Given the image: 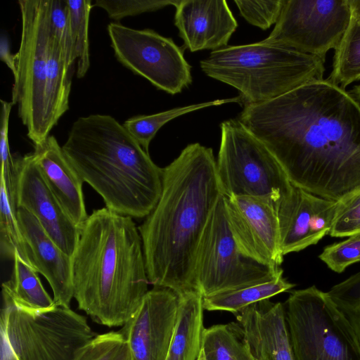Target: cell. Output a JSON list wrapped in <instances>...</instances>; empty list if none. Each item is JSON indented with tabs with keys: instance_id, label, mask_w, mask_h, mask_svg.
Listing matches in <instances>:
<instances>
[{
	"instance_id": "2",
	"label": "cell",
	"mask_w": 360,
	"mask_h": 360,
	"mask_svg": "<svg viewBox=\"0 0 360 360\" xmlns=\"http://www.w3.org/2000/svg\"><path fill=\"white\" fill-rule=\"evenodd\" d=\"M162 171L160 197L138 227L148 281L178 295L197 291L198 244L223 195L213 150L198 143L188 144Z\"/></svg>"
},
{
	"instance_id": "21",
	"label": "cell",
	"mask_w": 360,
	"mask_h": 360,
	"mask_svg": "<svg viewBox=\"0 0 360 360\" xmlns=\"http://www.w3.org/2000/svg\"><path fill=\"white\" fill-rule=\"evenodd\" d=\"M179 297L177 321L166 360H198L205 330L203 297L194 290Z\"/></svg>"
},
{
	"instance_id": "23",
	"label": "cell",
	"mask_w": 360,
	"mask_h": 360,
	"mask_svg": "<svg viewBox=\"0 0 360 360\" xmlns=\"http://www.w3.org/2000/svg\"><path fill=\"white\" fill-rule=\"evenodd\" d=\"M295 285L281 274L269 281L204 297L202 306L207 311H225L236 315L249 305L269 300Z\"/></svg>"
},
{
	"instance_id": "8",
	"label": "cell",
	"mask_w": 360,
	"mask_h": 360,
	"mask_svg": "<svg viewBox=\"0 0 360 360\" xmlns=\"http://www.w3.org/2000/svg\"><path fill=\"white\" fill-rule=\"evenodd\" d=\"M220 129L216 162L223 195L262 198L276 205L292 185L274 155L238 119L224 121Z\"/></svg>"
},
{
	"instance_id": "38",
	"label": "cell",
	"mask_w": 360,
	"mask_h": 360,
	"mask_svg": "<svg viewBox=\"0 0 360 360\" xmlns=\"http://www.w3.org/2000/svg\"><path fill=\"white\" fill-rule=\"evenodd\" d=\"M0 59L7 65L14 77L16 74L18 55L11 53L8 39L4 34L1 35L0 39Z\"/></svg>"
},
{
	"instance_id": "43",
	"label": "cell",
	"mask_w": 360,
	"mask_h": 360,
	"mask_svg": "<svg viewBox=\"0 0 360 360\" xmlns=\"http://www.w3.org/2000/svg\"><path fill=\"white\" fill-rule=\"evenodd\" d=\"M198 360H205L202 349L200 351Z\"/></svg>"
},
{
	"instance_id": "9",
	"label": "cell",
	"mask_w": 360,
	"mask_h": 360,
	"mask_svg": "<svg viewBox=\"0 0 360 360\" xmlns=\"http://www.w3.org/2000/svg\"><path fill=\"white\" fill-rule=\"evenodd\" d=\"M21 34L11 102L37 145L49 135L45 127V84L48 50L51 37L49 0H19Z\"/></svg>"
},
{
	"instance_id": "39",
	"label": "cell",
	"mask_w": 360,
	"mask_h": 360,
	"mask_svg": "<svg viewBox=\"0 0 360 360\" xmlns=\"http://www.w3.org/2000/svg\"><path fill=\"white\" fill-rule=\"evenodd\" d=\"M1 360H17L6 341L1 337Z\"/></svg>"
},
{
	"instance_id": "36",
	"label": "cell",
	"mask_w": 360,
	"mask_h": 360,
	"mask_svg": "<svg viewBox=\"0 0 360 360\" xmlns=\"http://www.w3.org/2000/svg\"><path fill=\"white\" fill-rule=\"evenodd\" d=\"M240 15L251 25L262 30L276 24L280 16L283 0H235Z\"/></svg>"
},
{
	"instance_id": "17",
	"label": "cell",
	"mask_w": 360,
	"mask_h": 360,
	"mask_svg": "<svg viewBox=\"0 0 360 360\" xmlns=\"http://www.w3.org/2000/svg\"><path fill=\"white\" fill-rule=\"evenodd\" d=\"M174 24L191 52L226 46L238 23L225 0H180Z\"/></svg>"
},
{
	"instance_id": "29",
	"label": "cell",
	"mask_w": 360,
	"mask_h": 360,
	"mask_svg": "<svg viewBox=\"0 0 360 360\" xmlns=\"http://www.w3.org/2000/svg\"><path fill=\"white\" fill-rule=\"evenodd\" d=\"M71 30L77 59V77H84L90 67L89 22L91 0H66Z\"/></svg>"
},
{
	"instance_id": "6",
	"label": "cell",
	"mask_w": 360,
	"mask_h": 360,
	"mask_svg": "<svg viewBox=\"0 0 360 360\" xmlns=\"http://www.w3.org/2000/svg\"><path fill=\"white\" fill-rule=\"evenodd\" d=\"M2 297L1 337L17 360H77L96 335L86 319L68 307L32 310L16 304L4 291Z\"/></svg>"
},
{
	"instance_id": "20",
	"label": "cell",
	"mask_w": 360,
	"mask_h": 360,
	"mask_svg": "<svg viewBox=\"0 0 360 360\" xmlns=\"http://www.w3.org/2000/svg\"><path fill=\"white\" fill-rule=\"evenodd\" d=\"M31 154L48 186L80 229L89 217L82 191L84 181L66 158L62 146L49 135L44 141L34 145Z\"/></svg>"
},
{
	"instance_id": "25",
	"label": "cell",
	"mask_w": 360,
	"mask_h": 360,
	"mask_svg": "<svg viewBox=\"0 0 360 360\" xmlns=\"http://www.w3.org/2000/svg\"><path fill=\"white\" fill-rule=\"evenodd\" d=\"M202 349L205 360H256L237 322L205 328Z\"/></svg>"
},
{
	"instance_id": "1",
	"label": "cell",
	"mask_w": 360,
	"mask_h": 360,
	"mask_svg": "<svg viewBox=\"0 0 360 360\" xmlns=\"http://www.w3.org/2000/svg\"><path fill=\"white\" fill-rule=\"evenodd\" d=\"M238 120L274 155L289 181L339 201L360 189V107L328 79L245 105Z\"/></svg>"
},
{
	"instance_id": "26",
	"label": "cell",
	"mask_w": 360,
	"mask_h": 360,
	"mask_svg": "<svg viewBox=\"0 0 360 360\" xmlns=\"http://www.w3.org/2000/svg\"><path fill=\"white\" fill-rule=\"evenodd\" d=\"M327 79L344 89L360 80V23L352 15L335 49L332 70Z\"/></svg>"
},
{
	"instance_id": "27",
	"label": "cell",
	"mask_w": 360,
	"mask_h": 360,
	"mask_svg": "<svg viewBox=\"0 0 360 360\" xmlns=\"http://www.w3.org/2000/svg\"><path fill=\"white\" fill-rule=\"evenodd\" d=\"M228 103H241V99L239 96L231 98L218 99L175 108L150 115L134 116L127 119L122 124L131 136L148 153L150 143L158 131L170 120L193 111Z\"/></svg>"
},
{
	"instance_id": "40",
	"label": "cell",
	"mask_w": 360,
	"mask_h": 360,
	"mask_svg": "<svg viewBox=\"0 0 360 360\" xmlns=\"http://www.w3.org/2000/svg\"><path fill=\"white\" fill-rule=\"evenodd\" d=\"M352 17L360 23V0H348Z\"/></svg>"
},
{
	"instance_id": "22",
	"label": "cell",
	"mask_w": 360,
	"mask_h": 360,
	"mask_svg": "<svg viewBox=\"0 0 360 360\" xmlns=\"http://www.w3.org/2000/svg\"><path fill=\"white\" fill-rule=\"evenodd\" d=\"M70 70L51 30L45 84V127L49 135L69 108Z\"/></svg>"
},
{
	"instance_id": "19",
	"label": "cell",
	"mask_w": 360,
	"mask_h": 360,
	"mask_svg": "<svg viewBox=\"0 0 360 360\" xmlns=\"http://www.w3.org/2000/svg\"><path fill=\"white\" fill-rule=\"evenodd\" d=\"M235 316L256 360H295L284 304L264 300Z\"/></svg>"
},
{
	"instance_id": "3",
	"label": "cell",
	"mask_w": 360,
	"mask_h": 360,
	"mask_svg": "<svg viewBox=\"0 0 360 360\" xmlns=\"http://www.w3.org/2000/svg\"><path fill=\"white\" fill-rule=\"evenodd\" d=\"M74 298L95 322L123 326L148 291L141 238L131 217L95 210L72 255Z\"/></svg>"
},
{
	"instance_id": "10",
	"label": "cell",
	"mask_w": 360,
	"mask_h": 360,
	"mask_svg": "<svg viewBox=\"0 0 360 360\" xmlns=\"http://www.w3.org/2000/svg\"><path fill=\"white\" fill-rule=\"evenodd\" d=\"M281 274L280 266L259 262L241 251L232 234L222 195L198 244L194 268L196 290L204 297L269 281Z\"/></svg>"
},
{
	"instance_id": "4",
	"label": "cell",
	"mask_w": 360,
	"mask_h": 360,
	"mask_svg": "<svg viewBox=\"0 0 360 360\" xmlns=\"http://www.w3.org/2000/svg\"><path fill=\"white\" fill-rule=\"evenodd\" d=\"M84 182L105 207L131 218L146 217L162 192V168L113 117L92 114L76 120L62 146Z\"/></svg>"
},
{
	"instance_id": "15",
	"label": "cell",
	"mask_w": 360,
	"mask_h": 360,
	"mask_svg": "<svg viewBox=\"0 0 360 360\" xmlns=\"http://www.w3.org/2000/svg\"><path fill=\"white\" fill-rule=\"evenodd\" d=\"M224 197L230 228L241 251L256 261L280 266L283 255L276 205L257 197Z\"/></svg>"
},
{
	"instance_id": "18",
	"label": "cell",
	"mask_w": 360,
	"mask_h": 360,
	"mask_svg": "<svg viewBox=\"0 0 360 360\" xmlns=\"http://www.w3.org/2000/svg\"><path fill=\"white\" fill-rule=\"evenodd\" d=\"M17 217L31 266L47 280L55 304L70 307L74 297L72 257L56 244L28 211L17 207Z\"/></svg>"
},
{
	"instance_id": "34",
	"label": "cell",
	"mask_w": 360,
	"mask_h": 360,
	"mask_svg": "<svg viewBox=\"0 0 360 360\" xmlns=\"http://www.w3.org/2000/svg\"><path fill=\"white\" fill-rule=\"evenodd\" d=\"M180 0H96L93 6L103 8L108 17L120 20L127 16L152 12L165 6H176Z\"/></svg>"
},
{
	"instance_id": "12",
	"label": "cell",
	"mask_w": 360,
	"mask_h": 360,
	"mask_svg": "<svg viewBox=\"0 0 360 360\" xmlns=\"http://www.w3.org/2000/svg\"><path fill=\"white\" fill-rule=\"evenodd\" d=\"M351 18L348 0H283L274 28L262 41L316 56L325 63Z\"/></svg>"
},
{
	"instance_id": "37",
	"label": "cell",
	"mask_w": 360,
	"mask_h": 360,
	"mask_svg": "<svg viewBox=\"0 0 360 360\" xmlns=\"http://www.w3.org/2000/svg\"><path fill=\"white\" fill-rule=\"evenodd\" d=\"M1 130H0V155H1V177L6 184H13L14 161L9 151L8 145V123L13 103L1 100Z\"/></svg>"
},
{
	"instance_id": "11",
	"label": "cell",
	"mask_w": 360,
	"mask_h": 360,
	"mask_svg": "<svg viewBox=\"0 0 360 360\" xmlns=\"http://www.w3.org/2000/svg\"><path fill=\"white\" fill-rule=\"evenodd\" d=\"M107 30L116 58L134 74L170 94L191 84V66L171 38L119 22H110Z\"/></svg>"
},
{
	"instance_id": "30",
	"label": "cell",
	"mask_w": 360,
	"mask_h": 360,
	"mask_svg": "<svg viewBox=\"0 0 360 360\" xmlns=\"http://www.w3.org/2000/svg\"><path fill=\"white\" fill-rule=\"evenodd\" d=\"M327 295L352 326L360 342V271L333 286Z\"/></svg>"
},
{
	"instance_id": "42",
	"label": "cell",
	"mask_w": 360,
	"mask_h": 360,
	"mask_svg": "<svg viewBox=\"0 0 360 360\" xmlns=\"http://www.w3.org/2000/svg\"><path fill=\"white\" fill-rule=\"evenodd\" d=\"M118 360H131L128 346Z\"/></svg>"
},
{
	"instance_id": "32",
	"label": "cell",
	"mask_w": 360,
	"mask_h": 360,
	"mask_svg": "<svg viewBox=\"0 0 360 360\" xmlns=\"http://www.w3.org/2000/svg\"><path fill=\"white\" fill-rule=\"evenodd\" d=\"M360 233V189L338 201L335 217L329 232L332 237Z\"/></svg>"
},
{
	"instance_id": "16",
	"label": "cell",
	"mask_w": 360,
	"mask_h": 360,
	"mask_svg": "<svg viewBox=\"0 0 360 360\" xmlns=\"http://www.w3.org/2000/svg\"><path fill=\"white\" fill-rule=\"evenodd\" d=\"M283 255L316 245L332 227L338 201L294 186L276 205Z\"/></svg>"
},
{
	"instance_id": "14",
	"label": "cell",
	"mask_w": 360,
	"mask_h": 360,
	"mask_svg": "<svg viewBox=\"0 0 360 360\" xmlns=\"http://www.w3.org/2000/svg\"><path fill=\"white\" fill-rule=\"evenodd\" d=\"M174 290L154 287L120 329L131 360H166L179 313Z\"/></svg>"
},
{
	"instance_id": "33",
	"label": "cell",
	"mask_w": 360,
	"mask_h": 360,
	"mask_svg": "<svg viewBox=\"0 0 360 360\" xmlns=\"http://www.w3.org/2000/svg\"><path fill=\"white\" fill-rule=\"evenodd\" d=\"M127 347L120 330L96 335L82 349L77 360H118Z\"/></svg>"
},
{
	"instance_id": "7",
	"label": "cell",
	"mask_w": 360,
	"mask_h": 360,
	"mask_svg": "<svg viewBox=\"0 0 360 360\" xmlns=\"http://www.w3.org/2000/svg\"><path fill=\"white\" fill-rule=\"evenodd\" d=\"M284 308L295 360H360L359 340L327 292L293 290Z\"/></svg>"
},
{
	"instance_id": "13",
	"label": "cell",
	"mask_w": 360,
	"mask_h": 360,
	"mask_svg": "<svg viewBox=\"0 0 360 360\" xmlns=\"http://www.w3.org/2000/svg\"><path fill=\"white\" fill-rule=\"evenodd\" d=\"M13 192L16 207L32 214L68 255L76 248L80 229L53 194L30 153L13 158Z\"/></svg>"
},
{
	"instance_id": "41",
	"label": "cell",
	"mask_w": 360,
	"mask_h": 360,
	"mask_svg": "<svg viewBox=\"0 0 360 360\" xmlns=\"http://www.w3.org/2000/svg\"><path fill=\"white\" fill-rule=\"evenodd\" d=\"M348 93L360 107V84L354 86Z\"/></svg>"
},
{
	"instance_id": "35",
	"label": "cell",
	"mask_w": 360,
	"mask_h": 360,
	"mask_svg": "<svg viewBox=\"0 0 360 360\" xmlns=\"http://www.w3.org/2000/svg\"><path fill=\"white\" fill-rule=\"evenodd\" d=\"M319 257L330 269L343 272L349 265L360 262V233L325 247Z\"/></svg>"
},
{
	"instance_id": "31",
	"label": "cell",
	"mask_w": 360,
	"mask_h": 360,
	"mask_svg": "<svg viewBox=\"0 0 360 360\" xmlns=\"http://www.w3.org/2000/svg\"><path fill=\"white\" fill-rule=\"evenodd\" d=\"M49 14L52 33L71 69L77 58L66 0H49Z\"/></svg>"
},
{
	"instance_id": "24",
	"label": "cell",
	"mask_w": 360,
	"mask_h": 360,
	"mask_svg": "<svg viewBox=\"0 0 360 360\" xmlns=\"http://www.w3.org/2000/svg\"><path fill=\"white\" fill-rule=\"evenodd\" d=\"M12 278L2 283V291L18 306L32 310H42L56 304L43 287L37 271L18 252L13 258Z\"/></svg>"
},
{
	"instance_id": "5",
	"label": "cell",
	"mask_w": 360,
	"mask_h": 360,
	"mask_svg": "<svg viewBox=\"0 0 360 360\" xmlns=\"http://www.w3.org/2000/svg\"><path fill=\"white\" fill-rule=\"evenodd\" d=\"M200 65L208 77L236 89L244 106L322 80L326 70L316 56L263 41L212 51Z\"/></svg>"
},
{
	"instance_id": "28",
	"label": "cell",
	"mask_w": 360,
	"mask_h": 360,
	"mask_svg": "<svg viewBox=\"0 0 360 360\" xmlns=\"http://www.w3.org/2000/svg\"><path fill=\"white\" fill-rule=\"evenodd\" d=\"M0 252L5 259H13L15 252L30 263L26 243L17 217L13 187L0 178ZM31 265V264H30Z\"/></svg>"
}]
</instances>
